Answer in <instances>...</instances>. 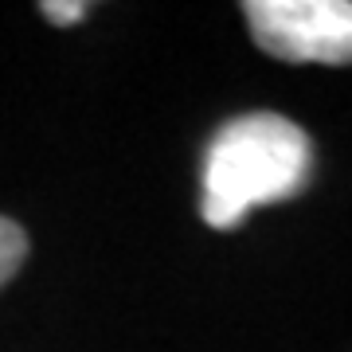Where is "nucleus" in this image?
Wrapping results in <instances>:
<instances>
[{
    "mask_svg": "<svg viewBox=\"0 0 352 352\" xmlns=\"http://www.w3.org/2000/svg\"><path fill=\"white\" fill-rule=\"evenodd\" d=\"M28 258V235L24 227L12 223L8 215H0V286L12 282V274L24 266Z\"/></svg>",
    "mask_w": 352,
    "mask_h": 352,
    "instance_id": "3",
    "label": "nucleus"
},
{
    "mask_svg": "<svg viewBox=\"0 0 352 352\" xmlns=\"http://www.w3.org/2000/svg\"><path fill=\"white\" fill-rule=\"evenodd\" d=\"M39 12L47 16L51 24H78L87 16V4L82 0H43Z\"/></svg>",
    "mask_w": 352,
    "mask_h": 352,
    "instance_id": "4",
    "label": "nucleus"
},
{
    "mask_svg": "<svg viewBox=\"0 0 352 352\" xmlns=\"http://www.w3.org/2000/svg\"><path fill=\"white\" fill-rule=\"evenodd\" d=\"M254 43L282 63H352V0H251Z\"/></svg>",
    "mask_w": 352,
    "mask_h": 352,
    "instance_id": "2",
    "label": "nucleus"
},
{
    "mask_svg": "<svg viewBox=\"0 0 352 352\" xmlns=\"http://www.w3.org/2000/svg\"><path fill=\"white\" fill-rule=\"evenodd\" d=\"M314 176V145L302 126L282 113L231 118L204 157V223L231 231L263 204L294 200Z\"/></svg>",
    "mask_w": 352,
    "mask_h": 352,
    "instance_id": "1",
    "label": "nucleus"
}]
</instances>
